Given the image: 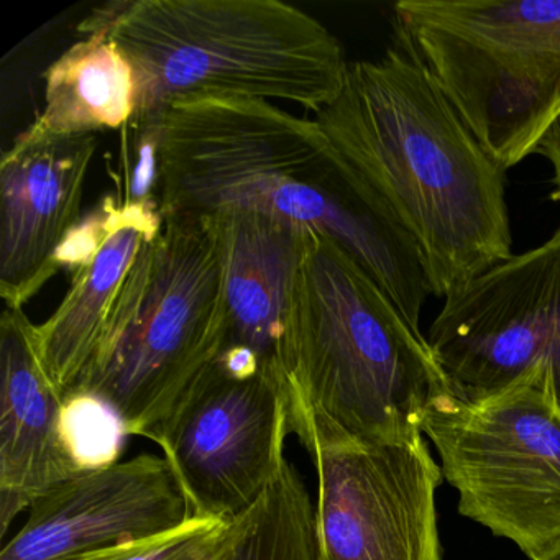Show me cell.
<instances>
[{
	"label": "cell",
	"mask_w": 560,
	"mask_h": 560,
	"mask_svg": "<svg viewBox=\"0 0 560 560\" xmlns=\"http://www.w3.org/2000/svg\"><path fill=\"white\" fill-rule=\"evenodd\" d=\"M349 65L316 114L337 155L418 245L432 296L448 298L511 254L506 172L485 152L408 35Z\"/></svg>",
	"instance_id": "6da1fadb"
},
{
	"label": "cell",
	"mask_w": 560,
	"mask_h": 560,
	"mask_svg": "<svg viewBox=\"0 0 560 560\" xmlns=\"http://www.w3.org/2000/svg\"><path fill=\"white\" fill-rule=\"evenodd\" d=\"M291 432L398 442L451 392L428 339L330 238L311 231L284 342Z\"/></svg>",
	"instance_id": "7a4b0ae2"
},
{
	"label": "cell",
	"mask_w": 560,
	"mask_h": 560,
	"mask_svg": "<svg viewBox=\"0 0 560 560\" xmlns=\"http://www.w3.org/2000/svg\"><path fill=\"white\" fill-rule=\"evenodd\" d=\"M137 80L136 116L192 94L283 101L319 114L339 97L349 61L339 38L281 0H136L97 9Z\"/></svg>",
	"instance_id": "3957f363"
},
{
	"label": "cell",
	"mask_w": 560,
	"mask_h": 560,
	"mask_svg": "<svg viewBox=\"0 0 560 560\" xmlns=\"http://www.w3.org/2000/svg\"><path fill=\"white\" fill-rule=\"evenodd\" d=\"M228 340L221 261L205 221L165 219L140 248L93 363L71 392L104 399L127 435L152 439L214 370Z\"/></svg>",
	"instance_id": "277c9868"
},
{
	"label": "cell",
	"mask_w": 560,
	"mask_h": 560,
	"mask_svg": "<svg viewBox=\"0 0 560 560\" xmlns=\"http://www.w3.org/2000/svg\"><path fill=\"white\" fill-rule=\"evenodd\" d=\"M395 19L504 172L533 155L560 113V0H401Z\"/></svg>",
	"instance_id": "5b68a950"
},
{
	"label": "cell",
	"mask_w": 560,
	"mask_h": 560,
	"mask_svg": "<svg viewBox=\"0 0 560 560\" xmlns=\"http://www.w3.org/2000/svg\"><path fill=\"white\" fill-rule=\"evenodd\" d=\"M458 511L530 560L560 549V402L544 366L490 395L445 392L422 422Z\"/></svg>",
	"instance_id": "8992f818"
},
{
	"label": "cell",
	"mask_w": 560,
	"mask_h": 560,
	"mask_svg": "<svg viewBox=\"0 0 560 560\" xmlns=\"http://www.w3.org/2000/svg\"><path fill=\"white\" fill-rule=\"evenodd\" d=\"M300 444L317 475V560H444L435 510L444 477L422 435Z\"/></svg>",
	"instance_id": "52a82bcc"
},
{
	"label": "cell",
	"mask_w": 560,
	"mask_h": 560,
	"mask_svg": "<svg viewBox=\"0 0 560 560\" xmlns=\"http://www.w3.org/2000/svg\"><path fill=\"white\" fill-rule=\"evenodd\" d=\"M428 343L454 395H490L544 366L560 402V229L445 298Z\"/></svg>",
	"instance_id": "ba28073f"
},
{
	"label": "cell",
	"mask_w": 560,
	"mask_h": 560,
	"mask_svg": "<svg viewBox=\"0 0 560 560\" xmlns=\"http://www.w3.org/2000/svg\"><path fill=\"white\" fill-rule=\"evenodd\" d=\"M290 434L283 380L232 376L215 363L150 441L175 471L192 516L232 521L277 480Z\"/></svg>",
	"instance_id": "9c48e42d"
},
{
	"label": "cell",
	"mask_w": 560,
	"mask_h": 560,
	"mask_svg": "<svg viewBox=\"0 0 560 560\" xmlns=\"http://www.w3.org/2000/svg\"><path fill=\"white\" fill-rule=\"evenodd\" d=\"M332 162V147L316 119L255 97H176L165 110L160 214L163 221L198 218L215 196L247 176H319Z\"/></svg>",
	"instance_id": "30bf717a"
},
{
	"label": "cell",
	"mask_w": 560,
	"mask_h": 560,
	"mask_svg": "<svg viewBox=\"0 0 560 560\" xmlns=\"http://www.w3.org/2000/svg\"><path fill=\"white\" fill-rule=\"evenodd\" d=\"M332 152V166L324 175L257 173L215 196L202 215L228 206L255 209L330 238L421 332L422 306L432 291L418 245Z\"/></svg>",
	"instance_id": "8fae6325"
},
{
	"label": "cell",
	"mask_w": 560,
	"mask_h": 560,
	"mask_svg": "<svg viewBox=\"0 0 560 560\" xmlns=\"http://www.w3.org/2000/svg\"><path fill=\"white\" fill-rule=\"evenodd\" d=\"M192 517L168 460L139 454L80 471L38 497L0 560H73L166 536Z\"/></svg>",
	"instance_id": "7c38bea8"
},
{
	"label": "cell",
	"mask_w": 560,
	"mask_h": 560,
	"mask_svg": "<svg viewBox=\"0 0 560 560\" xmlns=\"http://www.w3.org/2000/svg\"><path fill=\"white\" fill-rule=\"evenodd\" d=\"M96 136L63 137L34 126L0 162V296L25 304L54 277L61 244L81 221Z\"/></svg>",
	"instance_id": "4fadbf2b"
},
{
	"label": "cell",
	"mask_w": 560,
	"mask_h": 560,
	"mask_svg": "<svg viewBox=\"0 0 560 560\" xmlns=\"http://www.w3.org/2000/svg\"><path fill=\"white\" fill-rule=\"evenodd\" d=\"M199 218L221 261L229 314L225 347L248 350L284 382L288 320L310 229L235 206Z\"/></svg>",
	"instance_id": "5bb4252c"
},
{
	"label": "cell",
	"mask_w": 560,
	"mask_h": 560,
	"mask_svg": "<svg viewBox=\"0 0 560 560\" xmlns=\"http://www.w3.org/2000/svg\"><path fill=\"white\" fill-rule=\"evenodd\" d=\"M63 435V396L38 355L24 310L0 317V533L73 475Z\"/></svg>",
	"instance_id": "9a60e30c"
},
{
	"label": "cell",
	"mask_w": 560,
	"mask_h": 560,
	"mask_svg": "<svg viewBox=\"0 0 560 560\" xmlns=\"http://www.w3.org/2000/svg\"><path fill=\"white\" fill-rule=\"evenodd\" d=\"M159 212L117 205L96 254L74 271L60 306L35 324L38 355L61 396L83 378L140 248L162 231Z\"/></svg>",
	"instance_id": "2e32d148"
},
{
	"label": "cell",
	"mask_w": 560,
	"mask_h": 560,
	"mask_svg": "<svg viewBox=\"0 0 560 560\" xmlns=\"http://www.w3.org/2000/svg\"><path fill=\"white\" fill-rule=\"evenodd\" d=\"M45 71V107L32 126L51 136L122 130L137 110V80L104 32H86Z\"/></svg>",
	"instance_id": "e0dca14e"
},
{
	"label": "cell",
	"mask_w": 560,
	"mask_h": 560,
	"mask_svg": "<svg viewBox=\"0 0 560 560\" xmlns=\"http://www.w3.org/2000/svg\"><path fill=\"white\" fill-rule=\"evenodd\" d=\"M222 560H317L316 510L293 462L264 497L232 520Z\"/></svg>",
	"instance_id": "ac0fdd59"
},
{
	"label": "cell",
	"mask_w": 560,
	"mask_h": 560,
	"mask_svg": "<svg viewBox=\"0 0 560 560\" xmlns=\"http://www.w3.org/2000/svg\"><path fill=\"white\" fill-rule=\"evenodd\" d=\"M63 435L78 471L100 470L120 462L127 438L113 406L84 392L63 396Z\"/></svg>",
	"instance_id": "d6986e66"
},
{
	"label": "cell",
	"mask_w": 560,
	"mask_h": 560,
	"mask_svg": "<svg viewBox=\"0 0 560 560\" xmlns=\"http://www.w3.org/2000/svg\"><path fill=\"white\" fill-rule=\"evenodd\" d=\"M120 136L124 182L117 198L127 208H139L160 214L165 113L133 116L120 130Z\"/></svg>",
	"instance_id": "ffe728a7"
},
{
	"label": "cell",
	"mask_w": 560,
	"mask_h": 560,
	"mask_svg": "<svg viewBox=\"0 0 560 560\" xmlns=\"http://www.w3.org/2000/svg\"><path fill=\"white\" fill-rule=\"evenodd\" d=\"M229 534V521L192 517L166 536L109 547L73 560H222Z\"/></svg>",
	"instance_id": "44dd1931"
},
{
	"label": "cell",
	"mask_w": 560,
	"mask_h": 560,
	"mask_svg": "<svg viewBox=\"0 0 560 560\" xmlns=\"http://www.w3.org/2000/svg\"><path fill=\"white\" fill-rule=\"evenodd\" d=\"M533 155H540L549 160L552 165L553 201H560V113L544 130L542 136L534 147Z\"/></svg>",
	"instance_id": "7402d4cb"
},
{
	"label": "cell",
	"mask_w": 560,
	"mask_h": 560,
	"mask_svg": "<svg viewBox=\"0 0 560 560\" xmlns=\"http://www.w3.org/2000/svg\"><path fill=\"white\" fill-rule=\"evenodd\" d=\"M546 560H560V549H557L556 552H553L552 556L547 557Z\"/></svg>",
	"instance_id": "603a6c76"
}]
</instances>
